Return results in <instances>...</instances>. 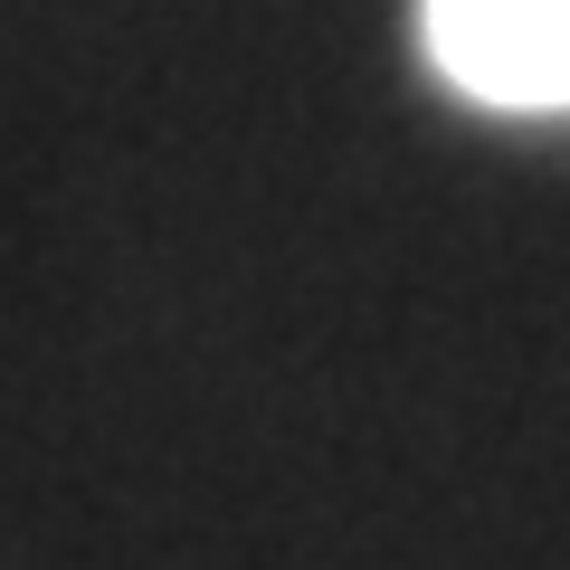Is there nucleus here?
Wrapping results in <instances>:
<instances>
[{"mask_svg":"<svg viewBox=\"0 0 570 570\" xmlns=\"http://www.w3.org/2000/svg\"><path fill=\"white\" fill-rule=\"evenodd\" d=\"M428 58L475 105H570V0H428Z\"/></svg>","mask_w":570,"mask_h":570,"instance_id":"1","label":"nucleus"}]
</instances>
